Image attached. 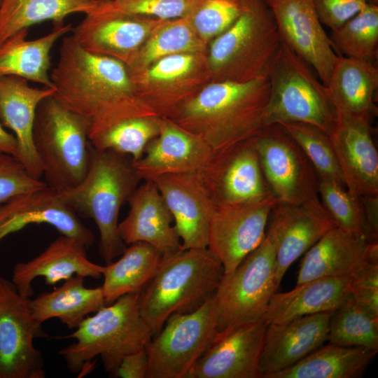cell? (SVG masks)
Instances as JSON below:
<instances>
[{"mask_svg":"<svg viewBox=\"0 0 378 378\" xmlns=\"http://www.w3.org/2000/svg\"><path fill=\"white\" fill-rule=\"evenodd\" d=\"M50 78L55 97L90 121L89 140L123 120L157 115L138 97L124 63L85 50L71 36L62 39Z\"/></svg>","mask_w":378,"mask_h":378,"instance_id":"cell-1","label":"cell"},{"mask_svg":"<svg viewBox=\"0 0 378 378\" xmlns=\"http://www.w3.org/2000/svg\"><path fill=\"white\" fill-rule=\"evenodd\" d=\"M269 91L268 78L211 82L169 120L220 154L263 128Z\"/></svg>","mask_w":378,"mask_h":378,"instance_id":"cell-2","label":"cell"},{"mask_svg":"<svg viewBox=\"0 0 378 378\" xmlns=\"http://www.w3.org/2000/svg\"><path fill=\"white\" fill-rule=\"evenodd\" d=\"M141 181L131 156L92 144L89 168L76 186L60 192L79 217L92 219L100 234L99 253L110 263L126 247L118 231V216Z\"/></svg>","mask_w":378,"mask_h":378,"instance_id":"cell-3","label":"cell"},{"mask_svg":"<svg viewBox=\"0 0 378 378\" xmlns=\"http://www.w3.org/2000/svg\"><path fill=\"white\" fill-rule=\"evenodd\" d=\"M223 275V265L207 248L163 256L139 295L140 314L153 337L172 314L192 312L213 296Z\"/></svg>","mask_w":378,"mask_h":378,"instance_id":"cell-4","label":"cell"},{"mask_svg":"<svg viewBox=\"0 0 378 378\" xmlns=\"http://www.w3.org/2000/svg\"><path fill=\"white\" fill-rule=\"evenodd\" d=\"M139 295L121 296L62 337L76 340L59 352L70 372L88 373L94 367L92 360L99 356L105 371L113 375L125 356L146 349L153 334L141 316Z\"/></svg>","mask_w":378,"mask_h":378,"instance_id":"cell-5","label":"cell"},{"mask_svg":"<svg viewBox=\"0 0 378 378\" xmlns=\"http://www.w3.org/2000/svg\"><path fill=\"white\" fill-rule=\"evenodd\" d=\"M282 45L264 0H246L236 21L209 42L211 82L245 83L268 78Z\"/></svg>","mask_w":378,"mask_h":378,"instance_id":"cell-6","label":"cell"},{"mask_svg":"<svg viewBox=\"0 0 378 378\" xmlns=\"http://www.w3.org/2000/svg\"><path fill=\"white\" fill-rule=\"evenodd\" d=\"M90 121L69 109L54 95L38 104L33 142L47 186L64 191L87 174L90 158Z\"/></svg>","mask_w":378,"mask_h":378,"instance_id":"cell-7","label":"cell"},{"mask_svg":"<svg viewBox=\"0 0 378 378\" xmlns=\"http://www.w3.org/2000/svg\"><path fill=\"white\" fill-rule=\"evenodd\" d=\"M268 80L264 127L302 122L328 133L336 112L327 88L313 74L309 64L283 43Z\"/></svg>","mask_w":378,"mask_h":378,"instance_id":"cell-8","label":"cell"},{"mask_svg":"<svg viewBox=\"0 0 378 378\" xmlns=\"http://www.w3.org/2000/svg\"><path fill=\"white\" fill-rule=\"evenodd\" d=\"M276 252L267 234L262 242L230 273L224 274L215 293L217 330L263 319L276 292Z\"/></svg>","mask_w":378,"mask_h":378,"instance_id":"cell-9","label":"cell"},{"mask_svg":"<svg viewBox=\"0 0 378 378\" xmlns=\"http://www.w3.org/2000/svg\"><path fill=\"white\" fill-rule=\"evenodd\" d=\"M214 295L192 312L172 314L152 337L146 347L147 378L188 377L217 331Z\"/></svg>","mask_w":378,"mask_h":378,"instance_id":"cell-10","label":"cell"},{"mask_svg":"<svg viewBox=\"0 0 378 378\" xmlns=\"http://www.w3.org/2000/svg\"><path fill=\"white\" fill-rule=\"evenodd\" d=\"M129 72L139 99L167 119L211 82L206 51L169 55Z\"/></svg>","mask_w":378,"mask_h":378,"instance_id":"cell-11","label":"cell"},{"mask_svg":"<svg viewBox=\"0 0 378 378\" xmlns=\"http://www.w3.org/2000/svg\"><path fill=\"white\" fill-rule=\"evenodd\" d=\"M252 141L265 179L277 201L302 204L319 198L314 167L281 125L263 127Z\"/></svg>","mask_w":378,"mask_h":378,"instance_id":"cell-12","label":"cell"},{"mask_svg":"<svg viewBox=\"0 0 378 378\" xmlns=\"http://www.w3.org/2000/svg\"><path fill=\"white\" fill-rule=\"evenodd\" d=\"M43 336L34 318L29 298L0 277V378H43L41 352L34 340Z\"/></svg>","mask_w":378,"mask_h":378,"instance_id":"cell-13","label":"cell"},{"mask_svg":"<svg viewBox=\"0 0 378 378\" xmlns=\"http://www.w3.org/2000/svg\"><path fill=\"white\" fill-rule=\"evenodd\" d=\"M268 195L237 204H216L209 228L207 248L232 272L265 237V228L276 202Z\"/></svg>","mask_w":378,"mask_h":378,"instance_id":"cell-14","label":"cell"},{"mask_svg":"<svg viewBox=\"0 0 378 378\" xmlns=\"http://www.w3.org/2000/svg\"><path fill=\"white\" fill-rule=\"evenodd\" d=\"M104 2L72 28L71 36L85 50L113 58L129 67L163 20L111 10Z\"/></svg>","mask_w":378,"mask_h":378,"instance_id":"cell-15","label":"cell"},{"mask_svg":"<svg viewBox=\"0 0 378 378\" xmlns=\"http://www.w3.org/2000/svg\"><path fill=\"white\" fill-rule=\"evenodd\" d=\"M265 319L217 330L187 378H260Z\"/></svg>","mask_w":378,"mask_h":378,"instance_id":"cell-16","label":"cell"},{"mask_svg":"<svg viewBox=\"0 0 378 378\" xmlns=\"http://www.w3.org/2000/svg\"><path fill=\"white\" fill-rule=\"evenodd\" d=\"M275 20L281 41L316 71L325 86L337 54L314 0H264Z\"/></svg>","mask_w":378,"mask_h":378,"instance_id":"cell-17","label":"cell"},{"mask_svg":"<svg viewBox=\"0 0 378 378\" xmlns=\"http://www.w3.org/2000/svg\"><path fill=\"white\" fill-rule=\"evenodd\" d=\"M270 217L267 234L275 247L274 277L279 288L289 267L336 226L319 198L302 204L276 201Z\"/></svg>","mask_w":378,"mask_h":378,"instance_id":"cell-18","label":"cell"},{"mask_svg":"<svg viewBox=\"0 0 378 378\" xmlns=\"http://www.w3.org/2000/svg\"><path fill=\"white\" fill-rule=\"evenodd\" d=\"M198 174L216 204L246 202L272 194L252 139L214 155Z\"/></svg>","mask_w":378,"mask_h":378,"instance_id":"cell-19","label":"cell"},{"mask_svg":"<svg viewBox=\"0 0 378 378\" xmlns=\"http://www.w3.org/2000/svg\"><path fill=\"white\" fill-rule=\"evenodd\" d=\"M152 181L174 218L182 249L206 248L216 204L198 173L166 174Z\"/></svg>","mask_w":378,"mask_h":378,"instance_id":"cell-20","label":"cell"},{"mask_svg":"<svg viewBox=\"0 0 378 378\" xmlns=\"http://www.w3.org/2000/svg\"><path fill=\"white\" fill-rule=\"evenodd\" d=\"M372 122L336 115L328 132L345 187L356 196H378V152Z\"/></svg>","mask_w":378,"mask_h":378,"instance_id":"cell-21","label":"cell"},{"mask_svg":"<svg viewBox=\"0 0 378 378\" xmlns=\"http://www.w3.org/2000/svg\"><path fill=\"white\" fill-rule=\"evenodd\" d=\"M43 223L87 247L94 242L93 233L83 224L60 191L47 186L20 195L0 206V240L28 225Z\"/></svg>","mask_w":378,"mask_h":378,"instance_id":"cell-22","label":"cell"},{"mask_svg":"<svg viewBox=\"0 0 378 378\" xmlns=\"http://www.w3.org/2000/svg\"><path fill=\"white\" fill-rule=\"evenodd\" d=\"M370 262H378V243L334 227L304 254L297 284L323 277H353Z\"/></svg>","mask_w":378,"mask_h":378,"instance_id":"cell-23","label":"cell"},{"mask_svg":"<svg viewBox=\"0 0 378 378\" xmlns=\"http://www.w3.org/2000/svg\"><path fill=\"white\" fill-rule=\"evenodd\" d=\"M214 155L202 140L161 118L159 134L133 163L141 180L153 181L166 174L199 173Z\"/></svg>","mask_w":378,"mask_h":378,"instance_id":"cell-24","label":"cell"},{"mask_svg":"<svg viewBox=\"0 0 378 378\" xmlns=\"http://www.w3.org/2000/svg\"><path fill=\"white\" fill-rule=\"evenodd\" d=\"M55 88H34L28 80L15 76L0 77V122L12 130L18 143L16 159L36 179L43 169L33 142V128L37 107L45 98L55 94Z\"/></svg>","mask_w":378,"mask_h":378,"instance_id":"cell-25","label":"cell"},{"mask_svg":"<svg viewBox=\"0 0 378 378\" xmlns=\"http://www.w3.org/2000/svg\"><path fill=\"white\" fill-rule=\"evenodd\" d=\"M130 210L118 225L126 245L142 241L168 256L182 250L181 241L172 225L174 218L157 186L152 181L136 188L128 200Z\"/></svg>","mask_w":378,"mask_h":378,"instance_id":"cell-26","label":"cell"},{"mask_svg":"<svg viewBox=\"0 0 378 378\" xmlns=\"http://www.w3.org/2000/svg\"><path fill=\"white\" fill-rule=\"evenodd\" d=\"M333 312L268 323L260 358L262 377L281 371L321 346L327 340Z\"/></svg>","mask_w":378,"mask_h":378,"instance_id":"cell-27","label":"cell"},{"mask_svg":"<svg viewBox=\"0 0 378 378\" xmlns=\"http://www.w3.org/2000/svg\"><path fill=\"white\" fill-rule=\"evenodd\" d=\"M86 248L78 240L61 235L33 259L17 263L12 282L20 294L29 298L34 293L32 281L38 276L51 286L73 276L99 279L103 266L88 259Z\"/></svg>","mask_w":378,"mask_h":378,"instance_id":"cell-28","label":"cell"},{"mask_svg":"<svg viewBox=\"0 0 378 378\" xmlns=\"http://www.w3.org/2000/svg\"><path fill=\"white\" fill-rule=\"evenodd\" d=\"M336 115L372 122L377 115L374 95L378 68L374 63L337 55L326 86Z\"/></svg>","mask_w":378,"mask_h":378,"instance_id":"cell-29","label":"cell"},{"mask_svg":"<svg viewBox=\"0 0 378 378\" xmlns=\"http://www.w3.org/2000/svg\"><path fill=\"white\" fill-rule=\"evenodd\" d=\"M352 277H323L297 284L293 290L275 292L265 319L282 323L321 312H334L349 297Z\"/></svg>","mask_w":378,"mask_h":378,"instance_id":"cell-30","label":"cell"},{"mask_svg":"<svg viewBox=\"0 0 378 378\" xmlns=\"http://www.w3.org/2000/svg\"><path fill=\"white\" fill-rule=\"evenodd\" d=\"M71 24H55L48 34L27 38L28 29L20 30L0 44V77L15 76L55 88L50 78V52L62 37L71 31Z\"/></svg>","mask_w":378,"mask_h":378,"instance_id":"cell-31","label":"cell"},{"mask_svg":"<svg viewBox=\"0 0 378 378\" xmlns=\"http://www.w3.org/2000/svg\"><path fill=\"white\" fill-rule=\"evenodd\" d=\"M84 279L80 276H73L52 291L29 299L30 309L36 320L42 324L55 318L67 328L76 329L88 314L106 306L102 286L87 288Z\"/></svg>","mask_w":378,"mask_h":378,"instance_id":"cell-32","label":"cell"},{"mask_svg":"<svg viewBox=\"0 0 378 378\" xmlns=\"http://www.w3.org/2000/svg\"><path fill=\"white\" fill-rule=\"evenodd\" d=\"M377 351L342 346L332 343L321 346L294 365L267 378H354L361 375Z\"/></svg>","mask_w":378,"mask_h":378,"instance_id":"cell-33","label":"cell"},{"mask_svg":"<svg viewBox=\"0 0 378 378\" xmlns=\"http://www.w3.org/2000/svg\"><path fill=\"white\" fill-rule=\"evenodd\" d=\"M115 262L103 266L102 286L106 305L121 296L140 293L155 273L162 253L148 243L138 241L125 247Z\"/></svg>","mask_w":378,"mask_h":378,"instance_id":"cell-34","label":"cell"},{"mask_svg":"<svg viewBox=\"0 0 378 378\" xmlns=\"http://www.w3.org/2000/svg\"><path fill=\"white\" fill-rule=\"evenodd\" d=\"M104 0H1L0 44L16 32L44 21L54 24L75 13L88 15Z\"/></svg>","mask_w":378,"mask_h":378,"instance_id":"cell-35","label":"cell"},{"mask_svg":"<svg viewBox=\"0 0 378 378\" xmlns=\"http://www.w3.org/2000/svg\"><path fill=\"white\" fill-rule=\"evenodd\" d=\"M207 46L199 37L188 17L163 20L127 68L130 71L139 70L169 55L206 52Z\"/></svg>","mask_w":378,"mask_h":378,"instance_id":"cell-36","label":"cell"},{"mask_svg":"<svg viewBox=\"0 0 378 378\" xmlns=\"http://www.w3.org/2000/svg\"><path fill=\"white\" fill-rule=\"evenodd\" d=\"M340 55L374 63L378 55V6H366L329 36Z\"/></svg>","mask_w":378,"mask_h":378,"instance_id":"cell-37","label":"cell"},{"mask_svg":"<svg viewBox=\"0 0 378 378\" xmlns=\"http://www.w3.org/2000/svg\"><path fill=\"white\" fill-rule=\"evenodd\" d=\"M327 340L339 346L378 351V317L358 305L350 295L332 312Z\"/></svg>","mask_w":378,"mask_h":378,"instance_id":"cell-38","label":"cell"},{"mask_svg":"<svg viewBox=\"0 0 378 378\" xmlns=\"http://www.w3.org/2000/svg\"><path fill=\"white\" fill-rule=\"evenodd\" d=\"M161 118L152 115L123 120L90 140L99 150H111L131 156L134 161L143 155L147 144L160 132Z\"/></svg>","mask_w":378,"mask_h":378,"instance_id":"cell-39","label":"cell"},{"mask_svg":"<svg viewBox=\"0 0 378 378\" xmlns=\"http://www.w3.org/2000/svg\"><path fill=\"white\" fill-rule=\"evenodd\" d=\"M279 125L302 148L314 167L318 179L332 181L345 186L330 137L326 132L302 122Z\"/></svg>","mask_w":378,"mask_h":378,"instance_id":"cell-40","label":"cell"},{"mask_svg":"<svg viewBox=\"0 0 378 378\" xmlns=\"http://www.w3.org/2000/svg\"><path fill=\"white\" fill-rule=\"evenodd\" d=\"M318 194L323 207L336 227L365 236L361 197L353 195L337 182L324 179H318Z\"/></svg>","mask_w":378,"mask_h":378,"instance_id":"cell-41","label":"cell"},{"mask_svg":"<svg viewBox=\"0 0 378 378\" xmlns=\"http://www.w3.org/2000/svg\"><path fill=\"white\" fill-rule=\"evenodd\" d=\"M246 0H195L187 16L206 43L227 30L241 13Z\"/></svg>","mask_w":378,"mask_h":378,"instance_id":"cell-42","label":"cell"},{"mask_svg":"<svg viewBox=\"0 0 378 378\" xmlns=\"http://www.w3.org/2000/svg\"><path fill=\"white\" fill-rule=\"evenodd\" d=\"M195 0H104L109 10L160 20L187 17Z\"/></svg>","mask_w":378,"mask_h":378,"instance_id":"cell-43","label":"cell"},{"mask_svg":"<svg viewBox=\"0 0 378 378\" xmlns=\"http://www.w3.org/2000/svg\"><path fill=\"white\" fill-rule=\"evenodd\" d=\"M46 186L31 176L13 155L0 153V206L13 198Z\"/></svg>","mask_w":378,"mask_h":378,"instance_id":"cell-44","label":"cell"},{"mask_svg":"<svg viewBox=\"0 0 378 378\" xmlns=\"http://www.w3.org/2000/svg\"><path fill=\"white\" fill-rule=\"evenodd\" d=\"M350 295L358 305L378 317V262H370L352 277Z\"/></svg>","mask_w":378,"mask_h":378,"instance_id":"cell-45","label":"cell"},{"mask_svg":"<svg viewBox=\"0 0 378 378\" xmlns=\"http://www.w3.org/2000/svg\"><path fill=\"white\" fill-rule=\"evenodd\" d=\"M322 24L335 30L362 10L366 0H314Z\"/></svg>","mask_w":378,"mask_h":378,"instance_id":"cell-46","label":"cell"},{"mask_svg":"<svg viewBox=\"0 0 378 378\" xmlns=\"http://www.w3.org/2000/svg\"><path fill=\"white\" fill-rule=\"evenodd\" d=\"M148 370V357L144 349L125 356L113 376L120 378H147Z\"/></svg>","mask_w":378,"mask_h":378,"instance_id":"cell-47","label":"cell"},{"mask_svg":"<svg viewBox=\"0 0 378 378\" xmlns=\"http://www.w3.org/2000/svg\"><path fill=\"white\" fill-rule=\"evenodd\" d=\"M365 219V237L372 244L378 243V196L361 197Z\"/></svg>","mask_w":378,"mask_h":378,"instance_id":"cell-48","label":"cell"},{"mask_svg":"<svg viewBox=\"0 0 378 378\" xmlns=\"http://www.w3.org/2000/svg\"><path fill=\"white\" fill-rule=\"evenodd\" d=\"M0 153L18 156V143L15 136L8 132L0 122Z\"/></svg>","mask_w":378,"mask_h":378,"instance_id":"cell-49","label":"cell"},{"mask_svg":"<svg viewBox=\"0 0 378 378\" xmlns=\"http://www.w3.org/2000/svg\"><path fill=\"white\" fill-rule=\"evenodd\" d=\"M368 3L378 4V0H366Z\"/></svg>","mask_w":378,"mask_h":378,"instance_id":"cell-50","label":"cell"},{"mask_svg":"<svg viewBox=\"0 0 378 378\" xmlns=\"http://www.w3.org/2000/svg\"><path fill=\"white\" fill-rule=\"evenodd\" d=\"M0 4H1V0H0Z\"/></svg>","mask_w":378,"mask_h":378,"instance_id":"cell-51","label":"cell"}]
</instances>
